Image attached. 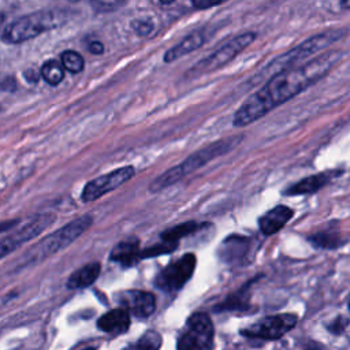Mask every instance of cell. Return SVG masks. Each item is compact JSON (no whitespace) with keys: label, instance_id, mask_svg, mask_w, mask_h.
I'll return each mask as SVG.
<instances>
[{"label":"cell","instance_id":"4","mask_svg":"<svg viewBox=\"0 0 350 350\" xmlns=\"http://www.w3.org/2000/svg\"><path fill=\"white\" fill-rule=\"evenodd\" d=\"M92 224H93L92 215H83L71 220L66 226L51 232L49 235L42 238L40 242L33 245L27 250V253L23 256L25 257L23 262L25 264L37 262L60 252L62 249L67 247L74 241H77L85 231L90 228Z\"/></svg>","mask_w":350,"mask_h":350},{"label":"cell","instance_id":"1","mask_svg":"<svg viewBox=\"0 0 350 350\" xmlns=\"http://www.w3.org/2000/svg\"><path fill=\"white\" fill-rule=\"evenodd\" d=\"M342 51H328L304 64L280 71L271 78L235 111L232 118L234 127H245L268 112L291 100L309 86L320 81L340 60Z\"/></svg>","mask_w":350,"mask_h":350},{"label":"cell","instance_id":"8","mask_svg":"<svg viewBox=\"0 0 350 350\" xmlns=\"http://www.w3.org/2000/svg\"><path fill=\"white\" fill-rule=\"evenodd\" d=\"M197 265L194 253H186L164 267L154 278V286L165 293L179 291L193 276Z\"/></svg>","mask_w":350,"mask_h":350},{"label":"cell","instance_id":"34","mask_svg":"<svg viewBox=\"0 0 350 350\" xmlns=\"http://www.w3.org/2000/svg\"><path fill=\"white\" fill-rule=\"evenodd\" d=\"M3 19H4V14H0V25H1V22H3Z\"/></svg>","mask_w":350,"mask_h":350},{"label":"cell","instance_id":"11","mask_svg":"<svg viewBox=\"0 0 350 350\" xmlns=\"http://www.w3.org/2000/svg\"><path fill=\"white\" fill-rule=\"evenodd\" d=\"M135 175V168L133 165H124L116 168L111 172H107L101 176H97L89 180L81 193V200L83 202H92L101 198L104 194L120 187L129 182Z\"/></svg>","mask_w":350,"mask_h":350},{"label":"cell","instance_id":"10","mask_svg":"<svg viewBox=\"0 0 350 350\" xmlns=\"http://www.w3.org/2000/svg\"><path fill=\"white\" fill-rule=\"evenodd\" d=\"M55 219L56 216L51 212L38 213L34 217H31L26 224H23L21 228L14 231L8 237L3 238L0 241V258L12 253L15 249L22 246L27 241L38 237L44 230H46L49 226L53 224Z\"/></svg>","mask_w":350,"mask_h":350},{"label":"cell","instance_id":"24","mask_svg":"<svg viewBox=\"0 0 350 350\" xmlns=\"http://www.w3.org/2000/svg\"><path fill=\"white\" fill-rule=\"evenodd\" d=\"M161 335L157 331H146L135 343L126 346L123 350H159Z\"/></svg>","mask_w":350,"mask_h":350},{"label":"cell","instance_id":"14","mask_svg":"<svg viewBox=\"0 0 350 350\" xmlns=\"http://www.w3.org/2000/svg\"><path fill=\"white\" fill-rule=\"evenodd\" d=\"M343 171L342 170H329L319 174H313L310 176L302 178L301 180L291 185L288 189L283 191L284 196H304V194H312L323 189L325 185H328L334 178L340 176Z\"/></svg>","mask_w":350,"mask_h":350},{"label":"cell","instance_id":"15","mask_svg":"<svg viewBox=\"0 0 350 350\" xmlns=\"http://www.w3.org/2000/svg\"><path fill=\"white\" fill-rule=\"evenodd\" d=\"M294 211L287 205H276L272 209L267 211L264 215H261L257 220L258 228L262 232V235L269 237L280 231L293 217Z\"/></svg>","mask_w":350,"mask_h":350},{"label":"cell","instance_id":"28","mask_svg":"<svg viewBox=\"0 0 350 350\" xmlns=\"http://www.w3.org/2000/svg\"><path fill=\"white\" fill-rule=\"evenodd\" d=\"M349 320L345 316H338L335 320H332L329 324H327V329L334 335H340L346 331Z\"/></svg>","mask_w":350,"mask_h":350},{"label":"cell","instance_id":"6","mask_svg":"<svg viewBox=\"0 0 350 350\" xmlns=\"http://www.w3.org/2000/svg\"><path fill=\"white\" fill-rule=\"evenodd\" d=\"M254 40H256L254 31H246V33L235 36L228 42H226L223 46H220L219 49L212 52L209 56L198 60L194 66H191L185 72V78H198L204 74L216 71L217 68L226 66L228 62H231L234 57H237V55H239L242 51H245Z\"/></svg>","mask_w":350,"mask_h":350},{"label":"cell","instance_id":"16","mask_svg":"<svg viewBox=\"0 0 350 350\" xmlns=\"http://www.w3.org/2000/svg\"><path fill=\"white\" fill-rule=\"evenodd\" d=\"M139 239L133 237L119 241L109 253V260L120 264L123 268H131L138 264L139 258Z\"/></svg>","mask_w":350,"mask_h":350},{"label":"cell","instance_id":"27","mask_svg":"<svg viewBox=\"0 0 350 350\" xmlns=\"http://www.w3.org/2000/svg\"><path fill=\"white\" fill-rule=\"evenodd\" d=\"M131 27H133V30L135 31L137 36L145 37V36L152 33V30L154 27V23L150 18H139V19H134L131 22Z\"/></svg>","mask_w":350,"mask_h":350},{"label":"cell","instance_id":"13","mask_svg":"<svg viewBox=\"0 0 350 350\" xmlns=\"http://www.w3.org/2000/svg\"><path fill=\"white\" fill-rule=\"evenodd\" d=\"M252 247V239L239 234H231L226 237L221 245L217 247V256L227 264H242Z\"/></svg>","mask_w":350,"mask_h":350},{"label":"cell","instance_id":"3","mask_svg":"<svg viewBox=\"0 0 350 350\" xmlns=\"http://www.w3.org/2000/svg\"><path fill=\"white\" fill-rule=\"evenodd\" d=\"M70 18V10H40L10 23L3 31L1 40L8 44H21L67 23Z\"/></svg>","mask_w":350,"mask_h":350},{"label":"cell","instance_id":"17","mask_svg":"<svg viewBox=\"0 0 350 350\" xmlns=\"http://www.w3.org/2000/svg\"><path fill=\"white\" fill-rule=\"evenodd\" d=\"M97 328L111 335H122L130 328V314L122 308L111 309L98 317Z\"/></svg>","mask_w":350,"mask_h":350},{"label":"cell","instance_id":"32","mask_svg":"<svg viewBox=\"0 0 350 350\" xmlns=\"http://www.w3.org/2000/svg\"><path fill=\"white\" fill-rule=\"evenodd\" d=\"M340 5H342V7H345V8H349V7H350V4H349L347 1H343V3H340Z\"/></svg>","mask_w":350,"mask_h":350},{"label":"cell","instance_id":"31","mask_svg":"<svg viewBox=\"0 0 350 350\" xmlns=\"http://www.w3.org/2000/svg\"><path fill=\"white\" fill-rule=\"evenodd\" d=\"M88 51L92 55H103L104 53V44L101 41H90L88 45Z\"/></svg>","mask_w":350,"mask_h":350},{"label":"cell","instance_id":"25","mask_svg":"<svg viewBox=\"0 0 350 350\" xmlns=\"http://www.w3.org/2000/svg\"><path fill=\"white\" fill-rule=\"evenodd\" d=\"M60 64L64 70L72 74H78L85 68V59L81 53L72 49H67L60 55Z\"/></svg>","mask_w":350,"mask_h":350},{"label":"cell","instance_id":"20","mask_svg":"<svg viewBox=\"0 0 350 350\" xmlns=\"http://www.w3.org/2000/svg\"><path fill=\"white\" fill-rule=\"evenodd\" d=\"M253 280L247 282L242 288L230 294L224 301L213 306L215 312H230V310H245L249 309V298H250V284Z\"/></svg>","mask_w":350,"mask_h":350},{"label":"cell","instance_id":"30","mask_svg":"<svg viewBox=\"0 0 350 350\" xmlns=\"http://www.w3.org/2000/svg\"><path fill=\"white\" fill-rule=\"evenodd\" d=\"M223 1H202V0H197V1H191V5L197 10H206V8H212L216 5H220Z\"/></svg>","mask_w":350,"mask_h":350},{"label":"cell","instance_id":"2","mask_svg":"<svg viewBox=\"0 0 350 350\" xmlns=\"http://www.w3.org/2000/svg\"><path fill=\"white\" fill-rule=\"evenodd\" d=\"M242 139H243V135L237 134V135L226 137L219 141H213L212 144L198 149L197 152L187 156L182 163L168 168L167 171L160 174L157 178H154L149 185V191L157 193V191H161V190L170 187L171 185L179 182L182 178L191 174L193 171H196V170L204 167L205 164H208L209 161L217 159L219 156H224V154L230 153L232 149H235L241 144Z\"/></svg>","mask_w":350,"mask_h":350},{"label":"cell","instance_id":"12","mask_svg":"<svg viewBox=\"0 0 350 350\" xmlns=\"http://www.w3.org/2000/svg\"><path fill=\"white\" fill-rule=\"evenodd\" d=\"M115 299L122 309L137 319H146L156 309V297L144 290H123L115 295Z\"/></svg>","mask_w":350,"mask_h":350},{"label":"cell","instance_id":"18","mask_svg":"<svg viewBox=\"0 0 350 350\" xmlns=\"http://www.w3.org/2000/svg\"><path fill=\"white\" fill-rule=\"evenodd\" d=\"M205 42V34L202 31H193L189 36H186L179 44L174 45L172 48H170L165 53L163 60L165 63H171L175 62L178 59H180L182 56L196 51L197 48L202 46V44Z\"/></svg>","mask_w":350,"mask_h":350},{"label":"cell","instance_id":"9","mask_svg":"<svg viewBox=\"0 0 350 350\" xmlns=\"http://www.w3.org/2000/svg\"><path fill=\"white\" fill-rule=\"evenodd\" d=\"M298 317L294 313H279L262 317L257 323L239 331L241 335L246 338H257L273 340L282 338L286 332L297 325Z\"/></svg>","mask_w":350,"mask_h":350},{"label":"cell","instance_id":"19","mask_svg":"<svg viewBox=\"0 0 350 350\" xmlns=\"http://www.w3.org/2000/svg\"><path fill=\"white\" fill-rule=\"evenodd\" d=\"M101 272V264L97 261L89 262L83 267H81L79 269L74 271L70 278L67 279V287L71 290H77V288H85L90 284H93L98 275Z\"/></svg>","mask_w":350,"mask_h":350},{"label":"cell","instance_id":"26","mask_svg":"<svg viewBox=\"0 0 350 350\" xmlns=\"http://www.w3.org/2000/svg\"><path fill=\"white\" fill-rule=\"evenodd\" d=\"M179 243H172V242H164L160 241L159 243H154L153 246H148L145 249H141L139 252V258H152V257H157L161 254H168L172 253L175 249H178Z\"/></svg>","mask_w":350,"mask_h":350},{"label":"cell","instance_id":"22","mask_svg":"<svg viewBox=\"0 0 350 350\" xmlns=\"http://www.w3.org/2000/svg\"><path fill=\"white\" fill-rule=\"evenodd\" d=\"M308 241L319 249H338L343 246L347 241L340 235L338 230H323L308 237Z\"/></svg>","mask_w":350,"mask_h":350},{"label":"cell","instance_id":"33","mask_svg":"<svg viewBox=\"0 0 350 350\" xmlns=\"http://www.w3.org/2000/svg\"><path fill=\"white\" fill-rule=\"evenodd\" d=\"M82 350H97V347H85Z\"/></svg>","mask_w":350,"mask_h":350},{"label":"cell","instance_id":"5","mask_svg":"<svg viewBox=\"0 0 350 350\" xmlns=\"http://www.w3.org/2000/svg\"><path fill=\"white\" fill-rule=\"evenodd\" d=\"M346 34V29L343 30H331V31H324L321 34L312 36L310 38L305 40L299 45L291 48L290 51L282 53L276 59H273L267 67L261 71L262 75H268L269 78L280 71H284L287 68L298 66L299 62L304 59L309 57L313 53H317L323 49H325L329 44L338 41Z\"/></svg>","mask_w":350,"mask_h":350},{"label":"cell","instance_id":"21","mask_svg":"<svg viewBox=\"0 0 350 350\" xmlns=\"http://www.w3.org/2000/svg\"><path fill=\"white\" fill-rule=\"evenodd\" d=\"M209 226V223H198L196 220H189L185 223H179L174 227H170L164 230L160 234V239L164 242H172V243H179V241L185 237H190L200 231L202 227Z\"/></svg>","mask_w":350,"mask_h":350},{"label":"cell","instance_id":"7","mask_svg":"<svg viewBox=\"0 0 350 350\" xmlns=\"http://www.w3.org/2000/svg\"><path fill=\"white\" fill-rule=\"evenodd\" d=\"M213 324L205 312L190 314L185 329L178 338L176 350H212Z\"/></svg>","mask_w":350,"mask_h":350},{"label":"cell","instance_id":"23","mask_svg":"<svg viewBox=\"0 0 350 350\" xmlns=\"http://www.w3.org/2000/svg\"><path fill=\"white\" fill-rule=\"evenodd\" d=\"M40 75L41 78H44V81L52 86H56L59 85L63 78H64V68L62 67L60 62L59 60H55V59H51V60H46L42 66H41V70H40Z\"/></svg>","mask_w":350,"mask_h":350},{"label":"cell","instance_id":"29","mask_svg":"<svg viewBox=\"0 0 350 350\" xmlns=\"http://www.w3.org/2000/svg\"><path fill=\"white\" fill-rule=\"evenodd\" d=\"M124 3H120V1H96V3H92V7L97 12H108L119 8Z\"/></svg>","mask_w":350,"mask_h":350}]
</instances>
